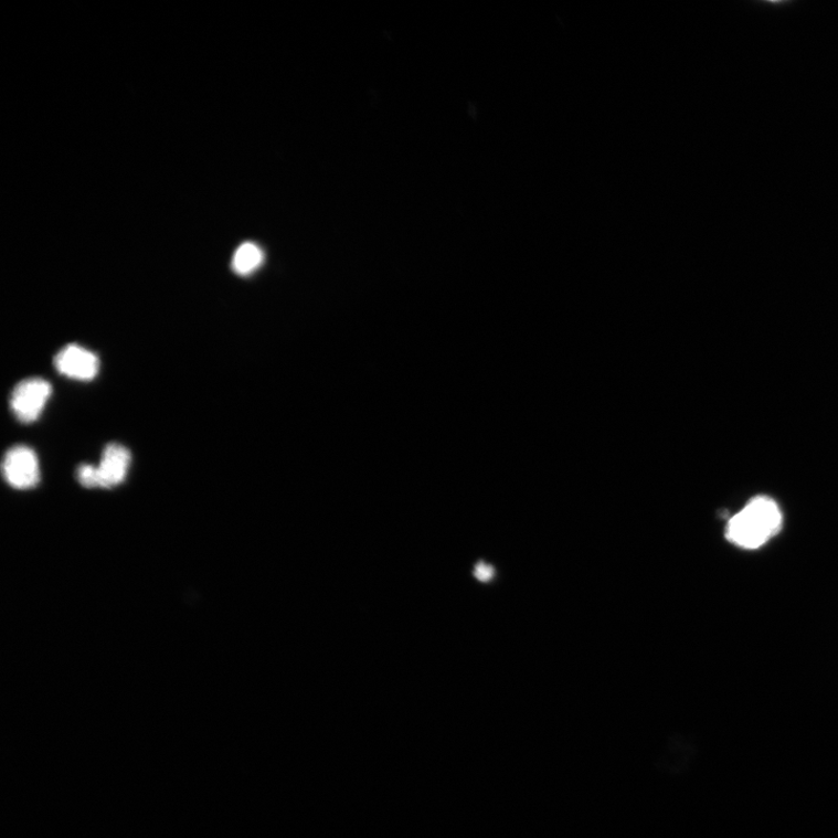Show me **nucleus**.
<instances>
[{
	"mask_svg": "<svg viewBox=\"0 0 838 838\" xmlns=\"http://www.w3.org/2000/svg\"><path fill=\"white\" fill-rule=\"evenodd\" d=\"M54 364L60 374L78 381L94 380L100 367L99 359L94 352L76 343H71L60 350L55 356Z\"/></svg>",
	"mask_w": 838,
	"mask_h": 838,
	"instance_id": "20e7f679",
	"label": "nucleus"
},
{
	"mask_svg": "<svg viewBox=\"0 0 838 838\" xmlns=\"http://www.w3.org/2000/svg\"><path fill=\"white\" fill-rule=\"evenodd\" d=\"M783 527V512L775 500L756 497L729 520L725 537L730 543L756 550L765 545Z\"/></svg>",
	"mask_w": 838,
	"mask_h": 838,
	"instance_id": "f257e3e1",
	"label": "nucleus"
},
{
	"mask_svg": "<svg viewBox=\"0 0 838 838\" xmlns=\"http://www.w3.org/2000/svg\"><path fill=\"white\" fill-rule=\"evenodd\" d=\"M494 574H496V572H494V569L486 563H479L476 566L475 575L482 583H488L489 580L492 579Z\"/></svg>",
	"mask_w": 838,
	"mask_h": 838,
	"instance_id": "6e6552de",
	"label": "nucleus"
},
{
	"mask_svg": "<svg viewBox=\"0 0 838 838\" xmlns=\"http://www.w3.org/2000/svg\"><path fill=\"white\" fill-rule=\"evenodd\" d=\"M131 465V453L125 446L112 443L103 450L98 468L99 488L110 489L120 485Z\"/></svg>",
	"mask_w": 838,
	"mask_h": 838,
	"instance_id": "39448f33",
	"label": "nucleus"
},
{
	"mask_svg": "<svg viewBox=\"0 0 838 838\" xmlns=\"http://www.w3.org/2000/svg\"><path fill=\"white\" fill-rule=\"evenodd\" d=\"M263 262L262 248L253 243H245L235 251L232 267L236 274L246 276L259 268Z\"/></svg>",
	"mask_w": 838,
	"mask_h": 838,
	"instance_id": "423d86ee",
	"label": "nucleus"
},
{
	"mask_svg": "<svg viewBox=\"0 0 838 838\" xmlns=\"http://www.w3.org/2000/svg\"><path fill=\"white\" fill-rule=\"evenodd\" d=\"M52 395V385L40 378H30L19 382L12 391L10 405L18 421L35 422Z\"/></svg>",
	"mask_w": 838,
	"mask_h": 838,
	"instance_id": "f03ea898",
	"label": "nucleus"
},
{
	"mask_svg": "<svg viewBox=\"0 0 838 838\" xmlns=\"http://www.w3.org/2000/svg\"><path fill=\"white\" fill-rule=\"evenodd\" d=\"M78 482L85 488H98L99 477L98 468L94 465L83 464L76 470Z\"/></svg>",
	"mask_w": 838,
	"mask_h": 838,
	"instance_id": "0eeeda50",
	"label": "nucleus"
},
{
	"mask_svg": "<svg viewBox=\"0 0 838 838\" xmlns=\"http://www.w3.org/2000/svg\"><path fill=\"white\" fill-rule=\"evenodd\" d=\"M2 469L7 482L15 489H31L40 482L39 460L29 446L11 447L4 456Z\"/></svg>",
	"mask_w": 838,
	"mask_h": 838,
	"instance_id": "7ed1b4c3",
	"label": "nucleus"
}]
</instances>
